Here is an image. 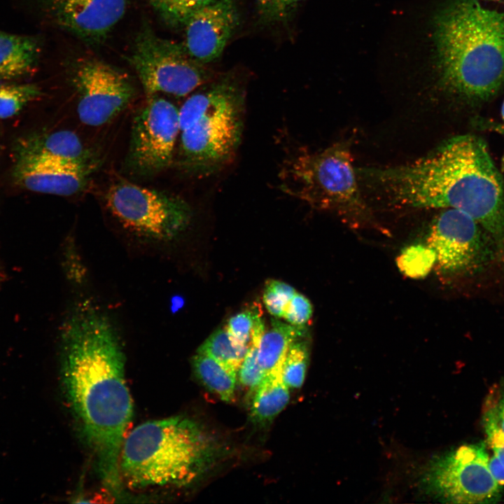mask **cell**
<instances>
[{
    "mask_svg": "<svg viewBox=\"0 0 504 504\" xmlns=\"http://www.w3.org/2000/svg\"><path fill=\"white\" fill-rule=\"evenodd\" d=\"M128 61L147 97H185L211 79L206 64L191 57L183 43L162 38L150 28L136 38Z\"/></svg>",
    "mask_w": 504,
    "mask_h": 504,
    "instance_id": "cell-7",
    "label": "cell"
},
{
    "mask_svg": "<svg viewBox=\"0 0 504 504\" xmlns=\"http://www.w3.org/2000/svg\"><path fill=\"white\" fill-rule=\"evenodd\" d=\"M23 151L80 165L97 167L99 158L80 137L69 130H59L36 136Z\"/></svg>",
    "mask_w": 504,
    "mask_h": 504,
    "instance_id": "cell-16",
    "label": "cell"
},
{
    "mask_svg": "<svg viewBox=\"0 0 504 504\" xmlns=\"http://www.w3.org/2000/svg\"><path fill=\"white\" fill-rule=\"evenodd\" d=\"M70 78L78 95V118L92 127L111 121L130 104L136 93L126 74L94 58L76 62Z\"/></svg>",
    "mask_w": 504,
    "mask_h": 504,
    "instance_id": "cell-12",
    "label": "cell"
},
{
    "mask_svg": "<svg viewBox=\"0 0 504 504\" xmlns=\"http://www.w3.org/2000/svg\"><path fill=\"white\" fill-rule=\"evenodd\" d=\"M486 444L490 448L493 454L504 465V434L498 431L486 432Z\"/></svg>",
    "mask_w": 504,
    "mask_h": 504,
    "instance_id": "cell-32",
    "label": "cell"
},
{
    "mask_svg": "<svg viewBox=\"0 0 504 504\" xmlns=\"http://www.w3.org/2000/svg\"><path fill=\"white\" fill-rule=\"evenodd\" d=\"M247 347L240 344L225 328L212 333L197 351L204 354L237 374L246 355Z\"/></svg>",
    "mask_w": 504,
    "mask_h": 504,
    "instance_id": "cell-21",
    "label": "cell"
},
{
    "mask_svg": "<svg viewBox=\"0 0 504 504\" xmlns=\"http://www.w3.org/2000/svg\"><path fill=\"white\" fill-rule=\"evenodd\" d=\"M259 342L254 341L248 346L237 373L239 383L252 392H255L265 374L258 358Z\"/></svg>",
    "mask_w": 504,
    "mask_h": 504,
    "instance_id": "cell-29",
    "label": "cell"
},
{
    "mask_svg": "<svg viewBox=\"0 0 504 504\" xmlns=\"http://www.w3.org/2000/svg\"><path fill=\"white\" fill-rule=\"evenodd\" d=\"M217 455L215 442L190 419L176 416L149 421L125 438L120 477L134 489L181 487L202 476Z\"/></svg>",
    "mask_w": 504,
    "mask_h": 504,
    "instance_id": "cell-4",
    "label": "cell"
},
{
    "mask_svg": "<svg viewBox=\"0 0 504 504\" xmlns=\"http://www.w3.org/2000/svg\"><path fill=\"white\" fill-rule=\"evenodd\" d=\"M179 134V109L160 96L147 97L135 113L127 156L134 174L150 176L173 162Z\"/></svg>",
    "mask_w": 504,
    "mask_h": 504,
    "instance_id": "cell-10",
    "label": "cell"
},
{
    "mask_svg": "<svg viewBox=\"0 0 504 504\" xmlns=\"http://www.w3.org/2000/svg\"><path fill=\"white\" fill-rule=\"evenodd\" d=\"M282 365L265 373L254 392L251 417L258 424L272 421L288 404L290 388L284 382Z\"/></svg>",
    "mask_w": 504,
    "mask_h": 504,
    "instance_id": "cell-18",
    "label": "cell"
},
{
    "mask_svg": "<svg viewBox=\"0 0 504 504\" xmlns=\"http://www.w3.org/2000/svg\"><path fill=\"white\" fill-rule=\"evenodd\" d=\"M41 95V91L35 84L0 83V118L13 117Z\"/></svg>",
    "mask_w": 504,
    "mask_h": 504,
    "instance_id": "cell-24",
    "label": "cell"
},
{
    "mask_svg": "<svg viewBox=\"0 0 504 504\" xmlns=\"http://www.w3.org/2000/svg\"><path fill=\"white\" fill-rule=\"evenodd\" d=\"M309 354L307 342L300 339L290 346L282 365V377L289 388H299L303 384Z\"/></svg>",
    "mask_w": 504,
    "mask_h": 504,
    "instance_id": "cell-25",
    "label": "cell"
},
{
    "mask_svg": "<svg viewBox=\"0 0 504 504\" xmlns=\"http://www.w3.org/2000/svg\"><path fill=\"white\" fill-rule=\"evenodd\" d=\"M485 432L498 431L504 434V386L492 391L483 409Z\"/></svg>",
    "mask_w": 504,
    "mask_h": 504,
    "instance_id": "cell-30",
    "label": "cell"
},
{
    "mask_svg": "<svg viewBox=\"0 0 504 504\" xmlns=\"http://www.w3.org/2000/svg\"><path fill=\"white\" fill-rule=\"evenodd\" d=\"M350 146L347 141H339L322 150L294 157L281 172L282 190L318 209L365 216L368 207Z\"/></svg>",
    "mask_w": 504,
    "mask_h": 504,
    "instance_id": "cell-6",
    "label": "cell"
},
{
    "mask_svg": "<svg viewBox=\"0 0 504 504\" xmlns=\"http://www.w3.org/2000/svg\"><path fill=\"white\" fill-rule=\"evenodd\" d=\"M239 22L235 0H213L185 22L183 45L191 57L206 65L221 55Z\"/></svg>",
    "mask_w": 504,
    "mask_h": 504,
    "instance_id": "cell-14",
    "label": "cell"
},
{
    "mask_svg": "<svg viewBox=\"0 0 504 504\" xmlns=\"http://www.w3.org/2000/svg\"><path fill=\"white\" fill-rule=\"evenodd\" d=\"M304 0H255L260 20L267 24L288 20Z\"/></svg>",
    "mask_w": 504,
    "mask_h": 504,
    "instance_id": "cell-28",
    "label": "cell"
},
{
    "mask_svg": "<svg viewBox=\"0 0 504 504\" xmlns=\"http://www.w3.org/2000/svg\"><path fill=\"white\" fill-rule=\"evenodd\" d=\"M197 377L222 400L230 402L234 398L237 374L223 366L213 358L197 351L192 360Z\"/></svg>",
    "mask_w": 504,
    "mask_h": 504,
    "instance_id": "cell-20",
    "label": "cell"
},
{
    "mask_svg": "<svg viewBox=\"0 0 504 504\" xmlns=\"http://www.w3.org/2000/svg\"><path fill=\"white\" fill-rule=\"evenodd\" d=\"M486 443L463 444L433 458L424 468L421 483L442 502L490 503L500 496V486L489 468Z\"/></svg>",
    "mask_w": 504,
    "mask_h": 504,
    "instance_id": "cell-8",
    "label": "cell"
},
{
    "mask_svg": "<svg viewBox=\"0 0 504 504\" xmlns=\"http://www.w3.org/2000/svg\"><path fill=\"white\" fill-rule=\"evenodd\" d=\"M489 468L495 480L501 486L504 485V465L495 456H490Z\"/></svg>",
    "mask_w": 504,
    "mask_h": 504,
    "instance_id": "cell-33",
    "label": "cell"
},
{
    "mask_svg": "<svg viewBox=\"0 0 504 504\" xmlns=\"http://www.w3.org/2000/svg\"><path fill=\"white\" fill-rule=\"evenodd\" d=\"M260 307L247 308L232 316L225 326L230 335L240 344L248 346L260 338L265 331Z\"/></svg>",
    "mask_w": 504,
    "mask_h": 504,
    "instance_id": "cell-22",
    "label": "cell"
},
{
    "mask_svg": "<svg viewBox=\"0 0 504 504\" xmlns=\"http://www.w3.org/2000/svg\"><path fill=\"white\" fill-rule=\"evenodd\" d=\"M430 62L438 85L486 99L504 83V1L451 0L430 22Z\"/></svg>",
    "mask_w": 504,
    "mask_h": 504,
    "instance_id": "cell-3",
    "label": "cell"
},
{
    "mask_svg": "<svg viewBox=\"0 0 504 504\" xmlns=\"http://www.w3.org/2000/svg\"><path fill=\"white\" fill-rule=\"evenodd\" d=\"M105 199L123 227L153 241L174 239L190 220V209L181 197L124 180L112 184Z\"/></svg>",
    "mask_w": 504,
    "mask_h": 504,
    "instance_id": "cell-9",
    "label": "cell"
},
{
    "mask_svg": "<svg viewBox=\"0 0 504 504\" xmlns=\"http://www.w3.org/2000/svg\"><path fill=\"white\" fill-rule=\"evenodd\" d=\"M96 168L22 151L13 174L18 183L29 190L69 196L85 188Z\"/></svg>",
    "mask_w": 504,
    "mask_h": 504,
    "instance_id": "cell-15",
    "label": "cell"
},
{
    "mask_svg": "<svg viewBox=\"0 0 504 504\" xmlns=\"http://www.w3.org/2000/svg\"><path fill=\"white\" fill-rule=\"evenodd\" d=\"M371 180L394 204L466 213L503 248L504 183L479 138L457 136L414 162L374 167Z\"/></svg>",
    "mask_w": 504,
    "mask_h": 504,
    "instance_id": "cell-2",
    "label": "cell"
},
{
    "mask_svg": "<svg viewBox=\"0 0 504 504\" xmlns=\"http://www.w3.org/2000/svg\"><path fill=\"white\" fill-rule=\"evenodd\" d=\"M501 115H502V118H503V122H504V102H503V106H502Z\"/></svg>",
    "mask_w": 504,
    "mask_h": 504,
    "instance_id": "cell-34",
    "label": "cell"
},
{
    "mask_svg": "<svg viewBox=\"0 0 504 504\" xmlns=\"http://www.w3.org/2000/svg\"><path fill=\"white\" fill-rule=\"evenodd\" d=\"M312 312L310 301L297 292L288 304L283 318L291 325L304 328L310 320Z\"/></svg>",
    "mask_w": 504,
    "mask_h": 504,
    "instance_id": "cell-31",
    "label": "cell"
},
{
    "mask_svg": "<svg viewBox=\"0 0 504 504\" xmlns=\"http://www.w3.org/2000/svg\"><path fill=\"white\" fill-rule=\"evenodd\" d=\"M297 291L288 284L269 280L263 292V303L270 314L276 318H283L286 309Z\"/></svg>",
    "mask_w": 504,
    "mask_h": 504,
    "instance_id": "cell-27",
    "label": "cell"
},
{
    "mask_svg": "<svg viewBox=\"0 0 504 504\" xmlns=\"http://www.w3.org/2000/svg\"><path fill=\"white\" fill-rule=\"evenodd\" d=\"M154 10L169 24L183 27L197 10L213 0H148Z\"/></svg>",
    "mask_w": 504,
    "mask_h": 504,
    "instance_id": "cell-26",
    "label": "cell"
},
{
    "mask_svg": "<svg viewBox=\"0 0 504 504\" xmlns=\"http://www.w3.org/2000/svg\"><path fill=\"white\" fill-rule=\"evenodd\" d=\"M304 328L272 319L271 327L262 334L258 348V358L265 373L283 365L291 344L300 339Z\"/></svg>",
    "mask_w": 504,
    "mask_h": 504,
    "instance_id": "cell-19",
    "label": "cell"
},
{
    "mask_svg": "<svg viewBox=\"0 0 504 504\" xmlns=\"http://www.w3.org/2000/svg\"><path fill=\"white\" fill-rule=\"evenodd\" d=\"M436 262L434 251L428 245H412L405 248L396 259L399 270L412 279L425 277Z\"/></svg>",
    "mask_w": 504,
    "mask_h": 504,
    "instance_id": "cell-23",
    "label": "cell"
},
{
    "mask_svg": "<svg viewBox=\"0 0 504 504\" xmlns=\"http://www.w3.org/2000/svg\"><path fill=\"white\" fill-rule=\"evenodd\" d=\"M57 26L83 41L100 43L123 17L127 0H41Z\"/></svg>",
    "mask_w": 504,
    "mask_h": 504,
    "instance_id": "cell-13",
    "label": "cell"
},
{
    "mask_svg": "<svg viewBox=\"0 0 504 504\" xmlns=\"http://www.w3.org/2000/svg\"><path fill=\"white\" fill-rule=\"evenodd\" d=\"M427 245L434 251L440 267L454 274L481 269L500 249L474 218L455 209H446L434 218Z\"/></svg>",
    "mask_w": 504,
    "mask_h": 504,
    "instance_id": "cell-11",
    "label": "cell"
},
{
    "mask_svg": "<svg viewBox=\"0 0 504 504\" xmlns=\"http://www.w3.org/2000/svg\"><path fill=\"white\" fill-rule=\"evenodd\" d=\"M63 347L64 383L73 416L99 476L118 490L120 454L133 414L118 335L105 316L81 310L67 322Z\"/></svg>",
    "mask_w": 504,
    "mask_h": 504,
    "instance_id": "cell-1",
    "label": "cell"
},
{
    "mask_svg": "<svg viewBox=\"0 0 504 504\" xmlns=\"http://www.w3.org/2000/svg\"><path fill=\"white\" fill-rule=\"evenodd\" d=\"M39 52V42L34 36L0 31V80L29 73L36 64Z\"/></svg>",
    "mask_w": 504,
    "mask_h": 504,
    "instance_id": "cell-17",
    "label": "cell"
},
{
    "mask_svg": "<svg viewBox=\"0 0 504 504\" xmlns=\"http://www.w3.org/2000/svg\"><path fill=\"white\" fill-rule=\"evenodd\" d=\"M244 113V90L230 76L189 96L179 108V168L206 176L228 164L241 143Z\"/></svg>",
    "mask_w": 504,
    "mask_h": 504,
    "instance_id": "cell-5",
    "label": "cell"
}]
</instances>
